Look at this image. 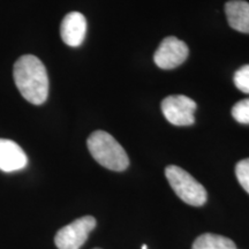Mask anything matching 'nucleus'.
I'll return each mask as SVG.
<instances>
[{"label":"nucleus","mask_w":249,"mask_h":249,"mask_svg":"<svg viewBox=\"0 0 249 249\" xmlns=\"http://www.w3.org/2000/svg\"><path fill=\"white\" fill-rule=\"evenodd\" d=\"M14 82L23 98L34 105L43 104L49 96V76L38 58L26 54L18 58L13 68Z\"/></svg>","instance_id":"f257e3e1"},{"label":"nucleus","mask_w":249,"mask_h":249,"mask_svg":"<svg viewBox=\"0 0 249 249\" xmlns=\"http://www.w3.org/2000/svg\"><path fill=\"white\" fill-rule=\"evenodd\" d=\"M87 144L93 160L105 169L121 172L128 167L129 160L124 149L104 130L93 132L88 138Z\"/></svg>","instance_id":"f03ea898"},{"label":"nucleus","mask_w":249,"mask_h":249,"mask_svg":"<svg viewBox=\"0 0 249 249\" xmlns=\"http://www.w3.org/2000/svg\"><path fill=\"white\" fill-rule=\"evenodd\" d=\"M165 176L177 196L185 203L201 207L207 202V191L204 187L181 167L169 165L165 169Z\"/></svg>","instance_id":"7ed1b4c3"},{"label":"nucleus","mask_w":249,"mask_h":249,"mask_svg":"<svg viewBox=\"0 0 249 249\" xmlns=\"http://www.w3.org/2000/svg\"><path fill=\"white\" fill-rule=\"evenodd\" d=\"M96 224L92 216L77 218L57 232L54 236L55 246L58 249H80L86 244L89 233L95 229Z\"/></svg>","instance_id":"20e7f679"},{"label":"nucleus","mask_w":249,"mask_h":249,"mask_svg":"<svg viewBox=\"0 0 249 249\" xmlns=\"http://www.w3.org/2000/svg\"><path fill=\"white\" fill-rule=\"evenodd\" d=\"M196 103L183 95H173L161 102L165 119L174 126H191L195 123Z\"/></svg>","instance_id":"39448f33"},{"label":"nucleus","mask_w":249,"mask_h":249,"mask_svg":"<svg viewBox=\"0 0 249 249\" xmlns=\"http://www.w3.org/2000/svg\"><path fill=\"white\" fill-rule=\"evenodd\" d=\"M188 54L189 50L186 43L177 37L170 36L166 37L156 50L154 60L161 70L170 71L183 64L188 58Z\"/></svg>","instance_id":"423d86ee"},{"label":"nucleus","mask_w":249,"mask_h":249,"mask_svg":"<svg viewBox=\"0 0 249 249\" xmlns=\"http://www.w3.org/2000/svg\"><path fill=\"white\" fill-rule=\"evenodd\" d=\"M87 33V20L79 12H71L62 20L60 35L64 43L71 48H76L83 43Z\"/></svg>","instance_id":"0eeeda50"},{"label":"nucleus","mask_w":249,"mask_h":249,"mask_svg":"<svg viewBox=\"0 0 249 249\" xmlns=\"http://www.w3.org/2000/svg\"><path fill=\"white\" fill-rule=\"evenodd\" d=\"M28 158L23 149L12 140L0 139V170L14 172L24 169Z\"/></svg>","instance_id":"6e6552de"},{"label":"nucleus","mask_w":249,"mask_h":249,"mask_svg":"<svg viewBox=\"0 0 249 249\" xmlns=\"http://www.w3.org/2000/svg\"><path fill=\"white\" fill-rule=\"evenodd\" d=\"M225 13L230 27L240 33L249 34V2L231 0L226 2Z\"/></svg>","instance_id":"1a4fd4ad"},{"label":"nucleus","mask_w":249,"mask_h":249,"mask_svg":"<svg viewBox=\"0 0 249 249\" xmlns=\"http://www.w3.org/2000/svg\"><path fill=\"white\" fill-rule=\"evenodd\" d=\"M192 249H236V246L226 236L205 233L196 239Z\"/></svg>","instance_id":"9d476101"},{"label":"nucleus","mask_w":249,"mask_h":249,"mask_svg":"<svg viewBox=\"0 0 249 249\" xmlns=\"http://www.w3.org/2000/svg\"><path fill=\"white\" fill-rule=\"evenodd\" d=\"M232 116L239 124H249V98L236 103L232 107Z\"/></svg>","instance_id":"9b49d317"},{"label":"nucleus","mask_w":249,"mask_h":249,"mask_svg":"<svg viewBox=\"0 0 249 249\" xmlns=\"http://www.w3.org/2000/svg\"><path fill=\"white\" fill-rule=\"evenodd\" d=\"M234 85L240 91L249 93V65H245L235 71L233 76Z\"/></svg>","instance_id":"f8f14e48"},{"label":"nucleus","mask_w":249,"mask_h":249,"mask_svg":"<svg viewBox=\"0 0 249 249\" xmlns=\"http://www.w3.org/2000/svg\"><path fill=\"white\" fill-rule=\"evenodd\" d=\"M235 176L242 188L249 194V158L240 160L236 164Z\"/></svg>","instance_id":"ddd939ff"},{"label":"nucleus","mask_w":249,"mask_h":249,"mask_svg":"<svg viewBox=\"0 0 249 249\" xmlns=\"http://www.w3.org/2000/svg\"><path fill=\"white\" fill-rule=\"evenodd\" d=\"M142 249H147V245H143L142 246Z\"/></svg>","instance_id":"4468645a"},{"label":"nucleus","mask_w":249,"mask_h":249,"mask_svg":"<svg viewBox=\"0 0 249 249\" xmlns=\"http://www.w3.org/2000/svg\"><path fill=\"white\" fill-rule=\"evenodd\" d=\"M95 249H101V248H95Z\"/></svg>","instance_id":"2eb2a0df"}]
</instances>
